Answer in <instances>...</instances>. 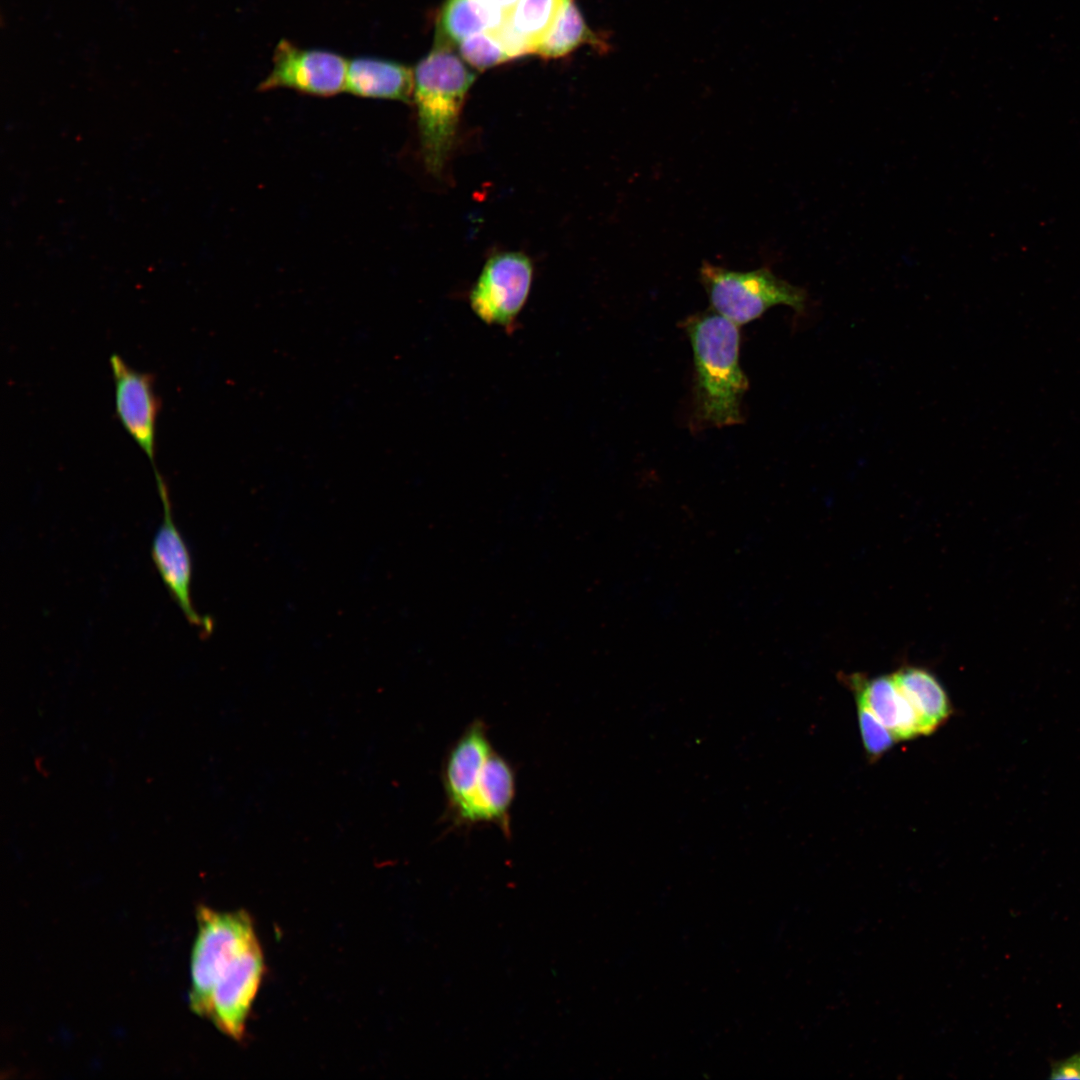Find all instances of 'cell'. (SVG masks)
Masks as SVG:
<instances>
[{
    "mask_svg": "<svg viewBox=\"0 0 1080 1080\" xmlns=\"http://www.w3.org/2000/svg\"><path fill=\"white\" fill-rule=\"evenodd\" d=\"M197 935L191 955L189 1006L208 1018L213 990L228 965L257 939L253 921L243 910L197 909Z\"/></svg>",
    "mask_w": 1080,
    "mask_h": 1080,
    "instance_id": "obj_3",
    "label": "cell"
},
{
    "mask_svg": "<svg viewBox=\"0 0 1080 1080\" xmlns=\"http://www.w3.org/2000/svg\"><path fill=\"white\" fill-rule=\"evenodd\" d=\"M699 275L714 310L737 325L755 320L776 305H787L800 314L807 309V292L768 268L739 272L704 262Z\"/></svg>",
    "mask_w": 1080,
    "mask_h": 1080,
    "instance_id": "obj_4",
    "label": "cell"
},
{
    "mask_svg": "<svg viewBox=\"0 0 1080 1080\" xmlns=\"http://www.w3.org/2000/svg\"><path fill=\"white\" fill-rule=\"evenodd\" d=\"M583 44L592 45L600 52L607 51L609 47L604 39L589 29L573 0H566L551 29L537 45L534 53L545 58H556Z\"/></svg>",
    "mask_w": 1080,
    "mask_h": 1080,
    "instance_id": "obj_16",
    "label": "cell"
},
{
    "mask_svg": "<svg viewBox=\"0 0 1080 1080\" xmlns=\"http://www.w3.org/2000/svg\"><path fill=\"white\" fill-rule=\"evenodd\" d=\"M493 751L487 727L481 720L473 721L450 747L442 770L449 813L471 793Z\"/></svg>",
    "mask_w": 1080,
    "mask_h": 1080,
    "instance_id": "obj_11",
    "label": "cell"
},
{
    "mask_svg": "<svg viewBox=\"0 0 1080 1080\" xmlns=\"http://www.w3.org/2000/svg\"><path fill=\"white\" fill-rule=\"evenodd\" d=\"M695 365V417L713 427L743 421L741 402L748 381L739 364L737 324L716 313L689 317L684 325Z\"/></svg>",
    "mask_w": 1080,
    "mask_h": 1080,
    "instance_id": "obj_1",
    "label": "cell"
},
{
    "mask_svg": "<svg viewBox=\"0 0 1080 1080\" xmlns=\"http://www.w3.org/2000/svg\"><path fill=\"white\" fill-rule=\"evenodd\" d=\"M347 66L348 61L337 53L281 40L273 54L272 69L258 89L288 88L312 96H334L345 89Z\"/></svg>",
    "mask_w": 1080,
    "mask_h": 1080,
    "instance_id": "obj_6",
    "label": "cell"
},
{
    "mask_svg": "<svg viewBox=\"0 0 1080 1080\" xmlns=\"http://www.w3.org/2000/svg\"><path fill=\"white\" fill-rule=\"evenodd\" d=\"M459 44L462 57L479 70L493 67L511 59L492 31L472 35Z\"/></svg>",
    "mask_w": 1080,
    "mask_h": 1080,
    "instance_id": "obj_18",
    "label": "cell"
},
{
    "mask_svg": "<svg viewBox=\"0 0 1080 1080\" xmlns=\"http://www.w3.org/2000/svg\"><path fill=\"white\" fill-rule=\"evenodd\" d=\"M475 75L439 42L416 66L413 100L426 169L440 175L455 146L459 118Z\"/></svg>",
    "mask_w": 1080,
    "mask_h": 1080,
    "instance_id": "obj_2",
    "label": "cell"
},
{
    "mask_svg": "<svg viewBox=\"0 0 1080 1080\" xmlns=\"http://www.w3.org/2000/svg\"><path fill=\"white\" fill-rule=\"evenodd\" d=\"M490 1L493 2L494 4H496L497 6L501 7L504 10H509L517 3L518 0H490Z\"/></svg>",
    "mask_w": 1080,
    "mask_h": 1080,
    "instance_id": "obj_21",
    "label": "cell"
},
{
    "mask_svg": "<svg viewBox=\"0 0 1080 1080\" xmlns=\"http://www.w3.org/2000/svg\"><path fill=\"white\" fill-rule=\"evenodd\" d=\"M856 703L865 751L871 760H877L892 748L897 739L861 699L856 698Z\"/></svg>",
    "mask_w": 1080,
    "mask_h": 1080,
    "instance_id": "obj_19",
    "label": "cell"
},
{
    "mask_svg": "<svg viewBox=\"0 0 1080 1080\" xmlns=\"http://www.w3.org/2000/svg\"><path fill=\"white\" fill-rule=\"evenodd\" d=\"M265 971L258 939L225 969L212 993L208 1019L226 1036L242 1040Z\"/></svg>",
    "mask_w": 1080,
    "mask_h": 1080,
    "instance_id": "obj_7",
    "label": "cell"
},
{
    "mask_svg": "<svg viewBox=\"0 0 1080 1080\" xmlns=\"http://www.w3.org/2000/svg\"><path fill=\"white\" fill-rule=\"evenodd\" d=\"M507 10L490 0H447L439 16L436 42L451 45L482 32L497 29Z\"/></svg>",
    "mask_w": 1080,
    "mask_h": 1080,
    "instance_id": "obj_15",
    "label": "cell"
},
{
    "mask_svg": "<svg viewBox=\"0 0 1080 1080\" xmlns=\"http://www.w3.org/2000/svg\"><path fill=\"white\" fill-rule=\"evenodd\" d=\"M892 676L918 717L921 735L933 733L949 719L951 702L934 674L921 667L906 666Z\"/></svg>",
    "mask_w": 1080,
    "mask_h": 1080,
    "instance_id": "obj_14",
    "label": "cell"
},
{
    "mask_svg": "<svg viewBox=\"0 0 1080 1080\" xmlns=\"http://www.w3.org/2000/svg\"><path fill=\"white\" fill-rule=\"evenodd\" d=\"M114 383L116 415L127 433L146 454L154 469L156 450V419L160 400L154 390L152 374L140 372L117 354L109 359Z\"/></svg>",
    "mask_w": 1080,
    "mask_h": 1080,
    "instance_id": "obj_8",
    "label": "cell"
},
{
    "mask_svg": "<svg viewBox=\"0 0 1080 1080\" xmlns=\"http://www.w3.org/2000/svg\"><path fill=\"white\" fill-rule=\"evenodd\" d=\"M1051 1079H1080V1052L1053 1066Z\"/></svg>",
    "mask_w": 1080,
    "mask_h": 1080,
    "instance_id": "obj_20",
    "label": "cell"
},
{
    "mask_svg": "<svg viewBox=\"0 0 1080 1080\" xmlns=\"http://www.w3.org/2000/svg\"><path fill=\"white\" fill-rule=\"evenodd\" d=\"M511 764L495 751L487 759L468 797L449 815L455 825L492 823L510 835V810L515 796Z\"/></svg>",
    "mask_w": 1080,
    "mask_h": 1080,
    "instance_id": "obj_10",
    "label": "cell"
},
{
    "mask_svg": "<svg viewBox=\"0 0 1080 1080\" xmlns=\"http://www.w3.org/2000/svg\"><path fill=\"white\" fill-rule=\"evenodd\" d=\"M566 0H518L507 10L505 25L535 52L558 17Z\"/></svg>",
    "mask_w": 1080,
    "mask_h": 1080,
    "instance_id": "obj_17",
    "label": "cell"
},
{
    "mask_svg": "<svg viewBox=\"0 0 1080 1080\" xmlns=\"http://www.w3.org/2000/svg\"><path fill=\"white\" fill-rule=\"evenodd\" d=\"M413 89L414 73L401 63L373 57L348 62L344 90L354 96L411 103Z\"/></svg>",
    "mask_w": 1080,
    "mask_h": 1080,
    "instance_id": "obj_13",
    "label": "cell"
},
{
    "mask_svg": "<svg viewBox=\"0 0 1080 1080\" xmlns=\"http://www.w3.org/2000/svg\"><path fill=\"white\" fill-rule=\"evenodd\" d=\"M157 489L163 508L162 523L157 529L151 546L153 562L187 621L193 626L209 632L211 622L201 617L191 600L192 564L189 550L176 527L173 517L168 488L162 477L156 478Z\"/></svg>",
    "mask_w": 1080,
    "mask_h": 1080,
    "instance_id": "obj_9",
    "label": "cell"
},
{
    "mask_svg": "<svg viewBox=\"0 0 1080 1080\" xmlns=\"http://www.w3.org/2000/svg\"><path fill=\"white\" fill-rule=\"evenodd\" d=\"M532 280L533 265L527 255L517 251L495 254L487 260L471 289V309L484 323L512 330L528 299Z\"/></svg>",
    "mask_w": 1080,
    "mask_h": 1080,
    "instance_id": "obj_5",
    "label": "cell"
},
{
    "mask_svg": "<svg viewBox=\"0 0 1080 1080\" xmlns=\"http://www.w3.org/2000/svg\"><path fill=\"white\" fill-rule=\"evenodd\" d=\"M849 683L855 698L861 699L897 740L921 735L918 717L892 674L873 678L854 674Z\"/></svg>",
    "mask_w": 1080,
    "mask_h": 1080,
    "instance_id": "obj_12",
    "label": "cell"
}]
</instances>
